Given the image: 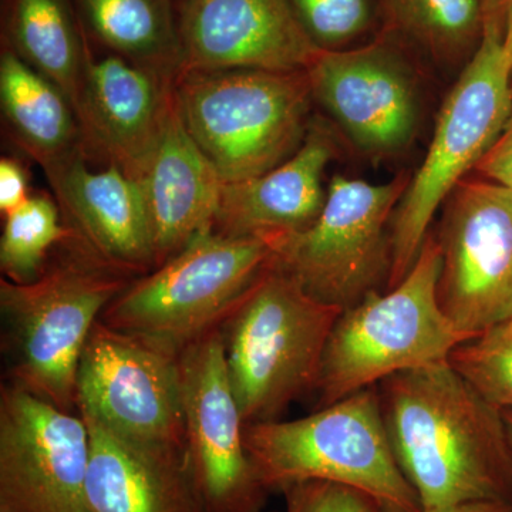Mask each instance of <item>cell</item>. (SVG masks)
Instances as JSON below:
<instances>
[{
    "label": "cell",
    "mask_w": 512,
    "mask_h": 512,
    "mask_svg": "<svg viewBox=\"0 0 512 512\" xmlns=\"http://www.w3.org/2000/svg\"><path fill=\"white\" fill-rule=\"evenodd\" d=\"M281 494L284 512H380L369 495L328 481L289 485Z\"/></svg>",
    "instance_id": "83f0119b"
},
{
    "label": "cell",
    "mask_w": 512,
    "mask_h": 512,
    "mask_svg": "<svg viewBox=\"0 0 512 512\" xmlns=\"http://www.w3.org/2000/svg\"><path fill=\"white\" fill-rule=\"evenodd\" d=\"M136 181L150 222L154 269L192 238L215 228L225 183L185 127L175 92L160 137Z\"/></svg>",
    "instance_id": "ac0fdd59"
},
{
    "label": "cell",
    "mask_w": 512,
    "mask_h": 512,
    "mask_svg": "<svg viewBox=\"0 0 512 512\" xmlns=\"http://www.w3.org/2000/svg\"><path fill=\"white\" fill-rule=\"evenodd\" d=\"M390 33L441 62L473 56L484 32L481 0H382Z\"/></svg>",
    "instance_id": "cb8c5ba5"
},
{
    "label": "cell",
    "mask_w": 512,
    "mask_h": 512,
    "mask_svg": "<svg viewBox=\"0 0 512 512\" xmlns=\"http://www.w3.org/2000/svg\"><path fill=\"white\" fill-rule=\"evenodd\" d=\"M377 386L400 470L424 512L468 503L512 505V448L503 412L448 360Z\"/></svg>",
    "instance_id": "6da1fadb"
},
{
    "label": "cell",
    "mask_w": 512,
    "mask_h": 512,
    "mask_svg": "<svg viewBox=\"0 0 512 512\" xmlns=\"http://www.w3.org/2000/svg\"><path fill=\"white\" fill-rule=\"evenodd\" d=\"M439 274L440 249L429 234L399 285L367 293L340 313L316 382L318 409L396 373L448 360L457 346L473 340L441 311Z\"/></svg>",
    "instance_id": "5b68a950"
},
{
    "label": "cell",
    "mask_w": 512,
    "mask_h": 512,
    "mask_svg": "<svg viewBox=\"0 0 512 512\" xmlns=\"http://www.w3.org/2000/svg\"><path fill=\"white\" fill-rule=\"evenodd\" d=\"M0 106L10 133L43 171L84 151L79 120L66 94L3 45Z\"/></svg>",
    "instance_id": "44dd1931"
},
{
    "label": "cell",
    "mask_w": 512,
    "mask_h": 512,
    "mask_svg": "<svg viewBox=\"0 0 512 512\" xmlns=\"http://www.w3.org/2000/svg\"><path fill=\"white\" fill-rule=\"evenodd\" d=\"M501 412H503L505 429H507L508 439H510L512 448V410H501Z\"/></svg>",
    "instance_id": "836d02e7"
},
{
    "label": "cell",
    "mask_w": 512,
    "mask_h": 512,
    "mask_svg": "<svg viewBox=\"0 0 512 512\" xmlns=\"http://www.w3.org/2000/svg\"><path fill=\"white\" fill-rule=\"evenodd\" d=\"M342 309L312 298L269 264L220 326L229 380L245 426L279 420L315 390Z\"/></svg>",
    "instance_id": "277c9868"
},
{
    "label": "cell",
    "mask_w": 512,
    "mask_h": 512,
    "mask_svg": "<svg viewBox=\"0 0 512 512\" xmlns=\"http://www.w3.org/2000/svg\"><path fill=\"white\" fill-rule=\"evenodd\" d=\"M476 171L485 180L512 190V114L503 133L477 164Z\"/></svg>",
    "instance_id": "f1b7e54d"
},
{
    "label": "cell",
    "mask_w": 512,
    "mask_h": 512,
    "mask_svg": "<svg viewBox=\"0 0 512 512\" xmlns=\"http://www.w3.org/2000/svg\"><path fill=\"white\" fill-rule=\"evenodd\" d=\"M306 73L313 100L366 156H396L413 143L419 90L393 33L359 47L320 50Z\"/></svg>",
    "instance_id": "5bb4252c"
},
{
    "label": "cell",
    "mask_w": 512,
    "mask_h": 512,
    "mask_svg": "<svg viewBox=\"0 0 512 512\" xmlns=\"http://www.w3.org/2000/svg\"><path fill=\"white\" fill-rule=\"evenodd\" d=\"M30 284L0 279L9 383L67 412L87 339L101 315L137 276L93 254L74 234Z\"/></svg>",
    "instance_id": "7a4b0ae2"
},
{
    "label": "cell",
    "mask_w": 512,
    "mask_h": 512,
    "mask_svg": "<svg viewBox=\"0 0 512 512\" xmlns=\"http://www.w3.org/2000/svg\"><path fill=\"white\" fill-rule=\"evenodd\" d=\"M90 42L177 79L183 66L177 0H72Z\"/></svg>",
    "instance_id": "603a6c76"
},
{
    "label": "cell",
    "mask_w": 512,
    "mask_h": 512,
    "mask_svg": "<svg viewBox=\"0 0 512 512\" xmlns=\"http://www.w3.org/2000/svg\"><path fill=\"white\" fill-rule=\"evenodd\" d=\"M410 178L367 183L333 175L311 227L271 239V264L312 298L345 311L379 291L392 264L390 225Z\"/></svg>",
    "instance_id": "9c48e42d"
},
{
    "label": "cell",
    "mask_w": 512,
    "mask_h": 512,
    "mask_svg": "<svg viewBox=\"0 0 512 512\" xmlns=\"http://www.w3.org/2000/svg\"><path fill=\"white\" fill-rule=\"evenodd\" d=\"M484 28L500 30L505 36L512 23V0H481Z\"/></svg>",
    "instance_id": "4dcf8cb0"
},
{
    "label": "cell",
    "mask_w": 512,
    "mask_h": 512,
    "mask_svg": "<svg viewBox=\"0 0 512 512\" xmlns=\"http://www.w3.org/2000/svg\"><path fill=\"white\" fill-rule=\"evenodd\" d=\"M448 362L488 403L500 410H512L510 320L480 338L457 346L448 356Z\"/></svg>",
    "instance_id": "484cf974"
},
{
    "label": "cell",
    "mask_w": 512,
    "mask_h": 512,
    "mask_svg": "<svg viewBox=\"0 0 512 512\" xmlns=\"http://www.w3.org/2000/svg\"><path fill=\"white\" fill-rule=\"evenodd\" d=\"M86 35V33H84ZM76 116L86 157L137 180L174 100L175 79L90 42Z\"/></svg>",
    "instance_id": "9a60e30c"
},
{
    "label": "cell",
    "mask_w": 512,
    "mask_h": 512,
    "mask_svg": "<svg viewBox=\"0 0 512 512\" xmlns=\"http://www.w3.org/2000/svg\"><path fill=\"white\" fill-rule=\"evenodd\" d=\"M90 434L79 413L6 383L0 392V512H92Z\"/></svg>",
    "instance_id": "7c38bea8"
},
{
    "label": "cell",
    "mask_w": 512,
    "mask_h": 512,
    "mask_svg": "<svg viewBox=\"0 0 512 512\" xmlns=\"http://www.w3.org/2000/svg\"><path fill=\"white\" fill-rule=\"evenodd\" d=\"M508 320H510V322H512V318H511V319H508Z\"/></svg>",
    "instance_id": "e575fe53"
},
{
    "label": "cell",
    "mask_w": 512,
    "mask_h": 512,
    "mask_svg": "<svg viewBox=\"0 0 512 512\" xmlns=\"http://www.w3.org/2000/svg\"><path fill=\"white\" fill-rule=\"evenodd\" d=\"M431 512H512V505L504 503H468Z\"/></svg>",
    "instance_id": "1f68e13d"
},
{
    "label": "cell",
    "mask_w": 512,
    "mask_h": 512,
    "mask_svg": "<svg viewBox=\"0 0 512 512\" xmlns=\"http://www.w3.org/2000/svg\"><path fill=\"white\" fill-rule=\"evenodd\" d=\"M80 416L90 434L92 512H207L184 451L138 446Z\"/></svg>",
    "instance_id": "ffe728a7"
},
{
    "label": "cell",
    "mask_w": 512,
    "mask_h": 512,
    "mask_svg": "<svg viewBox=\"0 0 512 512\" xmlns=\"http://www.w3.org/2000/svg\"><path fill=\"white\" fill-rule=\"evenodd\" d=\"M77 413L138 446L184 451L180 353L96 323L80 359Z\"/></svg>",
    "instance_id": "30bf717a"
},
{
    "label": "cell",
    "mask_w": 512,
    "mask_h": 512,
    "mask_svg": "<svg viewBox=\"0 0 512 512\" xmlns=\"http://www.w3.org/2000/svg\"><path fill=\"white\" fill-rule=\"evenodd\" d=\"M185 458L207 512H262L268 491L245 446L221 328L180 352Z\"/></svg>",
    "instance_id": "4fadbf2b"
},
{
    "label": "cell",
    "mask_w": 512,
    "mask_h": 512,
    "mask_svg": "<svg viewBox=\"0 0 512 512\" xmlns=\"http://www.w3.org/2000/svg\"><path fill=\"white\" fill-rule=\"evenodd\" d=\"M336 156L332 131L311 121L302 146L274 170L222 188L215 231L276 238L311 227L325 207L326 168Z\"/></svg>",
    "instance_id": "d6986e66"
},
{
    "label": "cell",
    "mask_w": 512,
    "mask_h": 512,
    "mask_svg": "<svg viewBox=\"0 0 512 512\" xmlns=\"http://www.w3.org/2000/svg\"><path fill=\"white\" fill-rule=\"evenodd\" d=\"M504 50L505 57H507V62L510 64L512 70V23L510 28H508L507 33H505L504 37Z\"/></svg>",
    "instance_id": "d6a6232c"
},
{
    "label": "cell",
    "mask_w": 512,
    "mask_h": 512,
    "mask_svg": "<svg viewBox=\"0 0 512 512\" xmlns=\"http://www.w3.org/2000/svg\"><path fill=\"white\" fill-rule=\"evenodd\" d=\"M174 92L185 127L224 183L274 170L298 151L311 126L306 70L185 72Z\"/></svg>",
    "instance_id": "8992f818"
},
{
    "label": "cell",
    "mask_w": 512,
    "mask_h": 512,
    "mask_svg": "<svg viewBox=\"0 0 512 512\" xmlns=\"http://www.w3.org/2000/svg\"><path fill=\"white\" fill-rule=\"evenodd\" d=\"M500 30L484 28L437 116L429 151L404 191L390 225L392 264L386 289L400 284L451 192L488 153L512 114V70Z\"/></svg>",
    "instance_id": "52a82bcc"
},
{
    "label": "cell",
    "mask_w": 512,
    "mask_h": 512,
    "mask_svg": "<svg viewBox=\"0 0 512 512\" xmlns=\"http://www.w3.org/2000/svg\"><path fill=\"white\" fill-rule=\"evenodd\" d=\"M272 256L271 239L201 232L173 258L134 279L100 320L180 353L220 328Z\"/></svg>",
    "instance_id": "ba28073f"
},
{
    "label": "cell",
    "mask_w": 512,
    "mask_h": 512,
    "mask_svg": "<svg viewBox=\"0 0 512 512\" xmlns=\"http://www.w3.org/2000/svg\"><path fill=\"white\" fill-rule=\"evenodd\" d=\"M2 45L55 83L76 109L87 42L72 0H3Z\"/></svg>",
    "instance_id": "7402d4cb"
},
{
    "label": "cell",
    "mask_w": 512,
    "mask_h": 512,
    "mask_svg": "<svg viewBox=\"0 0 512 512\" xmlns=\"http://www.w3.org/2000/svg\"><path fill=\"white\" fill-rule=\"evenodd\" d=\"M64 224L104 262L133 276L154 269L143 192L116 165L89 167L84 151L45 170Z\"/></svg>",
    "instance_id": "e0dca14e"
},
{
    "label": "cell",
    "mask_w": 512,
    "mask_h": 512,
    "mask_svg": "<svg viewBox=\"0 0 512 512\" xmlns=\"http://www.w3.org/2000/svg\"><path fill=\"white\" fill-rule=\"evenodd\" d=\"M32 194L28 174L20 161L12 157L0 160V212L3 217L22 207Z\"/></svg>",
    "instance_id": "f546056e"
},
{
    "label": "cell",
    "mask_w": 512,
    "mask_h": 512,
    "mask_svg": "<svg viewBox=\"0 0 512 512\" xmlns=\"http://www.w3.org/2000/svg\"><path fill=\"white\" fill-rule=\"evenodd\" d=\"M177 12L183 47L180 74L299 72L320 52L296 18L291 0H177Z\"/></svg>",
    "instance_id": "2e32d148"
},
{
    "label": "cell",
    "mask_w": 512,
    "mask_h": 512,
    "mask_svg": "<svg viewBox=\"0 0 512 512\" xmlns=\"http://www.w3.org/2000/svg\"><path fill=\"white\" fill-rule=\"evenodd\" d=\"M296 18L320 50L346 49L373 23L370 0H291Z\"/></svg>",
    "instance_id": "4316f807"
},
{
    "label": "cell",
    "mask_w": 512,
    "mask_h": 512,
    "mask_svg": "<svg viewBox=\"0 0 512 512\" xmlns=\"http://www.w3.org/2000/svg\"><path fill=\"white\" fill-rule=\"evenodd\" d=\"M60 212L59 204L49 195L37 194L5 215L0 238L2 278L15 284H30L39 278L52 249L73 235Z\"/></svg>",
    "instance_id": "d4e9b609"
},
{
    "label": "cell",
    "mask_w": 512,
    "mask_h": 512,
    "mask_svg": "<svg viewBox=\"0 0 512 512\" xmlns=\"http://www.w3.org/2000/svg\"><path fill=\"white\" fill-rule=\"evenodd\" d=\"M245 446L266 491L328 481L372 498L380 512H424L394 457L377 386L292 421L245 426Z\"/></svg>",
    "instance_id": "3957f363"
},
{
    "label": "cell",
    "mask_w": 512,
    "mask_h": 512,
    "mask_svg": "<svg viewBox=\"0 0 512 512\" xmlns=\"http://www.w3.org/2000/svg\"><path fill=\"white\" fill-rule=\"evenodd\" d=\"M443 207L437 299L460 332L480 338L512 318V190L463 180Z\"/></svg>",
    "instance_id": "8fae6325"
}]
</instances>
